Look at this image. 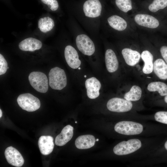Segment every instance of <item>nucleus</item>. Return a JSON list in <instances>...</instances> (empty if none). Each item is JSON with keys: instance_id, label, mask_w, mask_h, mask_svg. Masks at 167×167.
I'll return each mask as SVG.
<instances>
[{"instance_id": "1", "label": "nucleus", "mask_w": 167, "mask_h": 167, "mask_svg": "<svg viewBox=\"0 0 167 167\" xmlns=\"http://www.w3.org/2000/svg\"><path fill=\"white\" fill-rule=\"evenodd\" d=\"M155 139L153 136L128 138L116 145L113 152L115 155L125 157L128 161L138 163L146 159L157 148Z\"/></svg>"}, {"instance_id": "2", "label": "nucleus", "mask_w": 167, "mask_h": 167, "mask_svg": "<svg viewBox=\"0 0 167 167\" xmlns=\"http://www.w3.org/2000/svg\"><path fill=\"white\" fill-rule=\"evenodd\" d=\"M149 120L125 118L116 123L114 131L128 138L137 137H152L156 135L157 129L153 123Z\"/></svg>"}, {"instance_id": "3", "label": "nucleus", "mask_w": 167, "mask_h": 167, "mask_svg": "<svg viewBox=\"0 0 167 167\" xmlns=\"http://www.w3.org/2000/svg\"><path fill=\"white\" fill-rule=\"evenodd\" d=\"M107 109L110 111L117 113L127 114L133 118L149 120V116L139 117L131 113L134 109L132 102L124 98L115 97L112 98L107 101L106 104Z\"/></svg>"}, {"instance_id": "4", "label": "nucleus", "mask_w": 167, "mask_h": 167, "mask_svg": "<svg viewBox=\"0 0 167 167\" xmlns=\"http://www.w3.org/2000/svg\"><path fill=\"white\" fill-rule=\"evenodd\" d=\"M49 85L52 89L61 90L66 85L67 79L64 71L58 67L51 69L49 74Z\"/></svg>"}, {"instance_id": "5", "label": "nucleus", "mask_w": 167, "mask_h": 167, "mask_svg": "<svg viewBox=\"0 0 167 167\" xmlns=\"http://www.w3.org/2000/svg\"><path fill=\"white\" fill-rule=\"evenodd\" d=\"M28 80L31 85L37 92L45 93L48 91V80L44 73L39 71L32 72L28 76Z\"/></svg>"}, {"instance_id": "6", "label": "nucleus", "mask_w": 167, "mask_h": 167, "mask_svg": "<svg viewBox=\"0 0 167 167\" xmlns=\"http://www.w3.org/2000/svg\"><path fill=\"white\" fill-rule=\"evenodd\" d=\"M19 106L23 110L28 112H33L40 107V100L29 93L20 95L17 100Z\"/></svg>"}, {"instance_id": "7", "label": "nucleus", "mask_w": 167, "mask_h": 167, "mask_svg": "<svg viewBox=\"0 0 167 167\" xmlns=\"http://www.w3.org/2000/svg\"><path fill=\"white\" fill-rule=\"evenodd\" d=\"M76 43L78 49L84 55L91 56L95 51V48L94 43L85 34L78 35L76 39Z\"/></svg>"}, {"instance_id": "8", "label": "nucleus", "mask_w": 167, "mask_h": 167, "mask_svg": "<svg viewBox=\"0 0 167 167\" xmlns=\"http://www.w3.org/2000/svg\"><path fill=\"white\" fill-rule=\"evenodd\" d=\"M101 5L99 0H87L83 5L84 14L89 18L99 17L101 14Z\"/></svg>"}, {"instance_id": "9", "label": "nucleus", "mask_w": 167, "mask_h": 167, "mask_svg": "<svg viewBox=\"0 0 167 167\" xmlns=\"http://www.w3.org/2000/svg\"><path fill=\"white\" fill-rule=\"evenodd\" d=\"M4 154L7 161L11 165L20 167L24 164V160L20 153L12 146L6 148Z\"/></svg>"}, {"instance_id": "10", "label": "nucleus", "mask_w": 167, "mask_h": 167, "mask_svg": "<svg viewBox=\"0 0 167 167\" xmlns=\"http://www.w3.org/2000/svg\"><path fill=\"white\" fill-rule=\"evenodd\" d=\"M66 61L68 66L73 69L78 68L81 64L79 55L76 50L72 46H66L64 50Z\"/></svg>"}, {"instance_id": "11", "label": "nucleus", "mask_w": 167, "mask_h": 167, "mask_svg": "<svg viewBox=\"0 0 167 167\" xmlns=\"http://www.w3.org/2000/svg\"><path fill=\"white\" fill-rule=\"evenodd\" d=\"M85 84L87 94L89 98L94 99L99 96L101 84L97 79L94 77L88 79L85 81Z\"/></svg>"}, {"instance_id": "12", "label": "nucleus", "mask_w": 167, "mask_h": 167, "mask_svg": "<svg viewBox=\"0 0 167 167\" xmlns=\"http://www.w3.org/2000/svg\"><path fill=\"white\" fill-rule=\"evenodd\" d=\"M134 19L138 25L149 28H156L159 25V21L156 18L149 15L137 14L135 16Z\"/></svg>"}, {"instance_id": "13", "label": "nucleus", "mask_w": 167, "mask_h": 167, "mask_svg": "<svg viewBox=\"0 0 167 167\" xmlns=\"http://www.w3.org/2000/svg\"><path fill=\"white\" fill-rule=\"evenodd\" d=\"M53 138L50 136H41L38 141V145L41 153L44 155H48L53 151L54 144Z\"/></svg>"}, {"instance_id": "14", "label": "nucleus", "mask_w": 167, "mask_h": 167, "mask_svg": "<svg viewBox=\"0 0 167 167\" xmlns=\"http://www.w3.org/2000/svg\"><path fill=\"white\" fill-rule=\"evenodd\" d=\"M105 61L106 68L109 73H113L118 69L119 63L117 58L113 50L108 49L105 51Z\"/></svg>"}, {"instance_id": "15", "label": "nucleus", "mask_w": 167, "mask_h": 167, "mask_svg": "<svg viewBox=\"0 0 167 167\" xmlns=\"http://www.w3.org/2000/svg\"><path fill=\"white\" fill-rule=\"evenodd\" d=\"M73 130V127L70 125L64 127L60 134L56 137L55 140V144L60 146L65 145L72 138Z\"/></svg>"}, {"instance_id": "16", "label": "nucleus", "mask_w": 167, "mask_h": 167, "mask_svg": "<svg viewBox=\"0 0 167 167\" xmlns=\"http://www.w3.org/2000/svg\"><path fill=\"white\" fill-rule=\"evenodd\" d=\"M42 46V43L40 41L32 37L24 40L19 45V49L25 51H33L39 49Z\"/></svg>"}, {"instance_id": "17", "label": "nucleus", "mask_w": 167, "mask_h": 167, "mask_svg": "<svg viewBox=\"0 0 167 167\" xmlns=\"http://www.w3.org/2000/svg\"><path fill=\"white\" fill-rule=\"evenodd\" d=\"M122 54L126 63L130 66H134L139 61L140 54L138 51L128 48L123 49Z\"/></svg>"}, {"instance_id": "18", "label": "nucleus", "mask_w": 167, "mask_h": 167, "mask_svg": "<svg viewBox=\"0 0 167 167\" xmlns=\"http://www.w3.org/2000/svg\"><path fill=\"white\" fill-rule=\"evenodd\" d=\"M95 142V138L92 135H82L79 136L76 139L75 145L78 149H87L94 146Z\"/></svg>"}, {"instance_id": "19", "label": "nucleus", "mask_w": 167, "mask_h": 167, "mask_svg": "<svg viewBox=\"0 0 167 167\" xmlns=\"http://www.w3.org/2000/svg\"><path fill=\"white\" fill-rule=\"evenodd\" d=\"M153 71L160 79H167V64L162 59L158 58L154 61Z\"/></svg>"}, {"instance_id": "20", "label": "nucleus", "mask_w": 167, "mask_h": 167, "mask_svg": "<svg viewBox=\"0 0 167 167\" xmlns=\"http://www.w3.org/2000/svg\"><path fill=\"white\" fill-rule=\"evenodd\" d=\"M141 57L144 62L143 73L145 74H151L153 71V55L149 51L145 50L142 53Z\"/></svg>"}, {"instance_id": "21", "label": "nucleus", "mask_w": 167, "mask_h": 167, "mask_svg": "<svg viewBox=\"0 0 167 167\" xmlns=\"http://www.w3.org/2000/svg\"><path fill=\"white\" fill-rule=\"evenodd\" d=\"M109 24L111 27L118 31L125 29L127 24L126 21L121 17L116 15H113L107 19Z\"/></svg>"}, {"instance_id": "22", "label": "nucleus", "mask_w": 167, "mask_h": 167, "mask_svg": "<svg viewBox=\"0 0 167 167\" xmlns=\"http://www.w3.org/2000/svg\"><path fill=\"white\" fill-rule=\"evenodd\" d=\"M142 90L139 86H133L129 91L126 92L124 95V98L132 102L139 101L142 96Z\"/></svg>"}, {"instance_id": "23", "label": "nucleus", "mask_w": 167, "mask_h": 167, "mask_svg": "<svg viewBox=\"0 0 167 167\" xmlns=\"http://www.w3.org/2000/svg\"><path fill=\"white\" fill-rule=\"evenodd\" d=\"M147 88L150 92H157L161 96L167 95V85L161 82H152L148 85Z\"/></svg>"}, {"instance_id": "24", "label": "nucleus", "mask_w": 167, "mask_h": 167, "mask_svg": "<svg viewBox=\"0 0 167 167\" xmlns=\"http://www.w3.org/2000/svg\"><path fill=\"white\" fill-rule=\"evenodd\" d=\"M53 20L49 17L40 18L38 21V27L42 32L46 33L51 30L54 27Z\"/></svg>"}, {"instance_id": "25", "label": "nucleus", "mask_w": 167, "mask_h": 167, "mask_svg": "<svg viewBox=\"0 0 167 167\" xmlns=\"http://www.w3.org/2000/svg\"><path fill=\"white\" fill-rule=\"evenodd\" d=\"M167 6V0H154L148 6L150 11L155 12Z\"/></svg>"}, {"instance_id": "26", "label": "nucleus", "mask_w": 167, "mask_h": 167, "mask_svg": "<svg viewBox=\"0 0 167 167\" xmlns=\"http://www.w3.org/2000/svg\"><path fill=\"white\" fill-rule=\"evenodd\" d=\"M115 3L120 10L125 13L132 9L131 0H115Z\"/></svg>"}, {"instance_id": "27", "label": "nucleus", "mask_w": 167, "mask_h": 167, "mask_svg": "<svg viewBox=\"0 0 167 167\" xmlns=\"http://www.w3.org/2000/svg\"><path fill=\"white\" fill-rule=\"evenodd\" d=\"M151 117L152 120L167 125V111H158Z\"/></svg>"}, {"instance_id": "28", "label": "nucleus", "mask_w": 167, "mask_h": 167, "mask_svg": "<svg viewBox=\"0 0 167 167\" xmlns=\"http://www.w3.org/2000/svg\"><path fill=\"white\" fill-rule=\"evenodd\" d=\"M44 3L47 5L52 11L57 10L58 8V4L57 0H41Z\"/></svg>"}, {"instance_id": "29", "label": "nucleus", "mask_w": 167, "mask_h": 167, "mask_svg": "<svg viewBox=\"0 0 167 167\" xmlns=\"http://www.w3.org/2000/svg\"><path fill=\"white\" fill-rule=\"evenodd\" d=\"M7 63L3 56L0 54V75L4 74L7 69Z\"/></svg>"}, {"instance_id": "30", "label": "nucleus", "mask_w": 167, "mask_h": 167, "mask_svg": "<svg viewBox=\"0 0 167 167\" xmlns=\"http://www.w3.org/2000/svg\"><path fill=\"white\" fill-rule=\"evenodd\" d=\"M160 51L162 57L167 64V46H162L160 48Z\"/></svg>"}, {"instance_id": "31", "label": "nucleus", "mask_w": 167, "mask_h": 167, "mask_svg": "<svg viewBox=\"0 0 167 167\" xmlns=\"http://www.w3.org/2000/svg\"><path fill=\"white\" fill-rule=\"evenodd\" d=\"M164 146L165 150L167 151V140L165 142Z\"/></svg>"}, {"instance_id": "32", "label": "nucleus", "mask_w": 167, "mask_h": 167, "mask_svg": "<svg viewBox=\"0 0 167 167\" xmlns=\"http://www.w3.org/2000/svg\"><path fill=\"white\" fill-rule=\"evenodd\" d=\"M164 100L165 102L167 104V95L165 96Z\"/></svg>"}, {"instance_id": "33", "label": "nucleus", "mask_w": 167, "mask_h": 167, "mask_svg": "<svg viewBox=\"0 0 167 167\" xmlns=\"http://www.w3.org/2000/svg\"><path fill=\"white\" fill-rule=\"evenodd\" d=\"M2 116V112L1 110V109H0V118H1Z\"/></svg>"}, {"instance_id": "34", "label": "nucleus", "mask_w": 167, "mask_h": 167, "mask_svg": "<svg viewBox=\"0 0 167 167\" xmlns=\"http://www.w3.org/2000/svg\"><path fill=\"white\" fill-rule=\"evenodd\" d=\"M96 141H98L99 140V139H96Z\"/></svg>"}, {"instance_id": "35", "label": "nucleus", "mask_w": 167, "mask_h": 167, "mask_svg": "<svg viewBox=\"0 0 167 167\" xmlns=\"http://www.w3.org/2000/svg\"><path fill=\"white\" fill-rule=\"evenodd\" d=\"M9 68V67H7V69H8Z\"/></svg>"}, {"instance_id": "36", "label": "nucleus", "mask_w": 167, "mask_h": 167, "mask_svg": "<svg viewBox=\"0 0 167 167\" xmlns=\"http://www.w3.org/2000/svg\"><path fill=\"white\" fill-rule=\"evenodd\" d=\"M77 122H75V123H77Z\"/></svg>"}]
</instances>
